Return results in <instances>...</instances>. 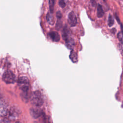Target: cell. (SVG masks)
I'll return each instance as SVG.
<instances>
[{"label":"cell","instance_id":"e0dca14e","mask_svg":"<svg viewBox=\"0 0 123 123\" xmlns=\"http://www.w3.org/2000/svg\"><path fill=\"white\" fill-rule=\"evenodd\" d=\"M59 4L60 6L62 8H64L66 5V3L64 1V0H59Z\"/></svg>","mask_w":123,"mask_h":123},{"label":"cell","instance_id":"603a6c76","mask_svg":"<svg viewBox=\"0 0 123 123\" xmlns=\"http://www.w3.org/2000/svg\"><path fill=\"white\" fill-rule=\"evenodd\" d=\"M121 32L122 33V34L123 35V25L122 24H121Z\"/></svg>","mask_w":123,"mask_h":123},{"label":"cell","instance_id":"ac0fdd59","mask_svg":"<svg viewBox=\"0 0 123 123\" xmlns=\"http://www.w3.org/2000/svg\"><path fill=\"white\" fill-rule=\"evenodd\" d=\"M59 20L57 21V24H56V28H57V29H59L61 26H62V22L60 20V19H58Z\"/></svg>","mask_w":123,"mask_h":123},{"label":"cell","instance_id":"7a4b0ae2","mask_svg":"<svg viewBox=\"0 0 123 123\" xmlns=\"http://www.w3.org/2000/svg\"><path fill=\"white\" fill-rule=\"evenodd\" d=\"M17 84L20 89L23 92H26L29 89V80L26 76H21L19 77L17 81Z\"/></svg>","mask_w":123,"mask_h":123},{"label":"cell","instance_id":"52a82bcc","mask_svg":"<svg viewBox=\"0 0 123 123\" xmlns=\"http://www.w3.org/2000/svg\"><path fill=\"white\" fill-rule=\"evenodd\" d=\"M0 104V114L1 116H3L6 115L8 112V107L2 99H1Z\"/></svg>","mask_w":123,"mask_h":123},{"label":"cell","instance_id":"7c38bea8","mask_svg":"<svg viewBox=\"0 0 123 123\" xmlns=\"http://www.w3.org/2000/svg\"><path fill=\"white\" fill-rule=\"evenodd\" d=\"M70 58L72 60V61L74 62H75L77 61V55L76 53H75L74 51L72 50L71 52L70 55Z\"/></svg>","mask_w":123,"mask_h":123},{"label":"cell","instance_id":"5bb4252c","mask_svg":"<svg viewBox=\"0 0 123 123\" xmlns=\"http://www.w3.org/2000/svg\"><path fill=\"white\" fill-rule=\"evenodd\" d=\"M114 24V19L112 17V16L111 15H109L108 17V25L109 26L111 27Z\"/></svg>","mask_w":123,"mask_h":123},{"label":"cell","instance_id":"9a60e30c","mask_svg":"<svg viewBox=\"0 0 123 123\" xmlns=\"http://www.w3.org/2000/svg\"><path fill=\"white\" fill-rule=\"evenodd\" d=\"M51 13H48L46 16V18L47 20V21L50 24H52L53 23V18L51 14Z\"/></svg>","mask_w":123,"mask_h":123},{"label":"cell","instance_id":"4fadbf2b","mask_svg":"<svg viewBox=\"0 0 123 123\" xmlns=\"http://www.w3.org/2000/svg\"><path fill=\"white\" fill-rule=\"evenodd\" d=\"M55 0H49V8L50 12L52 13L54 10V7L55 5Z\"/></svg>","mask_w":123,"mask_h":123},{"label":"cell","instance_id":"277c9868","mask_svg":"<svg viewBox=\"0 0 123 123\" xmlns=\"http://www.w3.org/2000/svg\"><path fill=\"white\" fill-rule=\"evenodd\" d=\"M20 111H21L20 109L16 107H13L11 108L8 111L9 118L12 120H15L19 116Z\"/></svg>","mask_w":123,"mask_h":123},{"label":"cell","instance_id":"8fae6325","mask_svg":"<svg viewBox=\"0 0 123 123\" xmlns=\"http://www.w3.org/2000/svg\"><path fill=\"white\" fill-rule=\"evenodd\" d=\"M97 16L98 18L102 17L104 15V11L103 10L102 7L99 4H98V7H97Z\"/></svg>","mask_w":123,"mask_h":123},{"label":"cell","instance_id":"44dd1931","mask_svg":"<svg viewBox=\"0 0 123 123\" xmlns=\"http://www.w3.org/2000/svg\"><path fill=\"white\" fill-rule=\"evenodd\" d=\"M90 2L92 4V5L94 7H95L96 5V0H90Z\"/></svg>","mask_w":123,"mask_h":123},{"label":"cell","instance_id":"6da1fadb","mask_svg":"<svg viewBox=\"0 0 123 123\" xmlns=\"http://www.w3.org/2000/svg\"><path fill=\"white\" fill-rule=\"evenodd\" d=\"M30 101L35 107H40L43 104V99L41 93L38 91L33 92L30 96Z\"/></svg>","mask_w":123,"mask_h":123},{"label":"cell","instance_id":"30bf717a","mask_svg":"<svg viewBox=\"0 0 123 123\" xmlns=\"http://www.w3.org/2000/svg\"><path fill=\"white\" fill-rule=\"evenodd\" d=\"M65 43L66 46L68 47V49H73L74 46V39L71 37H69L65 40Z\"/></svg>","mask_w":123,"mask_h":123},{"label":"cell","instance_id":"d6986e66","mask_svg":"<svg viewBox=\"0 0 123 123\" xmlns=\"http://www.w3.org/2000/svg\"><path fill=\"white\" fill-rule=\"evenodd\" d=\"M56 16L58 19H61L62 17V14L60 11H58L56 13Z\"/></svg>","mask_w":123,"mask_h":123},{"label":"cell","instance_id":"ba28073f","mask_svg":"<svg viewBox=\"0 0 123 123\" xmlns=\"http://www.w3.org/2000/svg\"><path fill=\"white\" fill-rule=\"evenodd\" d=\"M49 35L52 41L54 42H58L60 39V37L59 34L54 31L50 32L49 33Z\"/></svg>","mask_w":123,"mask_h":123},{"label":"cell","instance_id":"ffe728a7","mask_svg":"<svg viewBox=\"0 0 123 123\" xmlns=\"http://www.w3.org/2000/svg\"><path fill=\"white\" fill-rule=\"evenodd\" d=\"M119 49L120 50L121 53H122V54H123V44H122L121 45H119Z\"/></svg>","mask_w":123,"mask_h":123},{"label":"cell","instance_id":"5b68a950","mask_svg":"<svg viewBox=\"0 0 123 123\" xmlns=\"http://www.w3.org/2000/svg\"><path fill=\"white\" fill-rule=\"evenodd\" d=\"M29 112L30 115L34 119L38 118L42 114V111L39 107H35L30 108Z\"/></svg>","mask_w":123,"mask_h":123},{"label":"cell","instance_id":"3957f363","mask_svg":"<svg viewBox=\"0 0 123 123\" xmlns=\"http://www.w3.org/2000/svg\"><path fill=\"white\" fill-rule=\"evenodd\" d=\"M2 79L6 84H13L15 82L16 77L12 71H7L3 74Z\"/></svg>","mask_w":123,"mask_h":123},{"label":"cell","instance_id":"7402d4cb","mask_svg":"<svg viewBox=\"0 0 123 123\" xmlns=\"http://www.w3.org/2000/svg\"><path fill=\"white\" fill-rule=\"evenodd\" d=\"M115 18H116V20L117 21L118 23L119 24H120V19H119L118 16L117 15V14L116 13L115 14Z\"/></svg>","mask_w":123,"mask_h":123},{"label":"cell","instance_id":"2e32d148","mask_svg":"<svg viewBox=\"0 0 123 123\" xmlns=\"http://www.w3.org/2000/svg\"><path fill=\"white\" fill-rule=\"evenodd\" d=\"M117 37L121 43L123 44V35L121 32H120L118 33Z\"/></svg>","mask_w":123,"mask_h":123},{"label":"cell","instance_id":"8992f818","mask_svg":"<svg viewBox=\"0 0 123 123\" xmlns=\"http://www.w3.org/2000/svg\"><path fill=\"white\" fill-rule=\"evenodd\" d=\"M68 22L71 26H75L77 23L76 16L74 12H71L68 16Z\"/></svg>","mask_w":123,"mask_h":123},{"label":"cell","instance_id":"9c48e42d","mask_svg":"<svg viewBox=\"0 0 123 123\" xmlns=\"http://www.w3.org/2000/svg\"><path fill=\"white\" fill-rule=\"evenodd\" d=\"M62 37L64 40L71 37L70 29L68 28V26L67 25H65L63 28Z\"/></svg>","mask_w":123,"mask_h":123}]
</instances>
